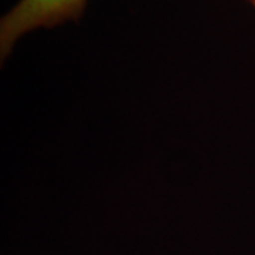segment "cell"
Wrapping results in <instances>:
<instances>
[{
    "instance_id": "1",
    "label": "cell",
    "mask_w": 255,
    "mask_h": 255,
    "mask_svg": "<svg viewBox=\"0 0 255 255\" xmlns=\"http://www.w3.org/2000/svg\"><path fill=\"white\" fill-rule=\"evenodd\" d=\"M88 0H18L0 18V58L6 60L17 41L38 28L78 21Z\"/></svg>"
},
{
    "instance_id": "2",
    "label": "cell",
    "mask_w": 255,
    "mask_h": 255,
    "mask_svg": "<svg viewBox=\"0 0 255 255\" xmlns=\"http://www.w3.org/2000/svg\"><path fill=\"white\" fill-rule=\"evenodd\" d=\"M248 1H250V3H251V4L255 7V0H248Z\"/></svg>"
}]
</instances>
